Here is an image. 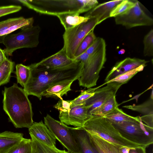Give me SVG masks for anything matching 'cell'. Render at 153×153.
<instances>
[{
	"instance_id": "1",
	"label": "cell",
	"mask_w": 153,
	"mask_h": 153,
	"mask_svg": "<svg viewBox=\"0 0 153 153\" xmlns=\"http://www.w3.org/2000/svg\"><path fill=\"white\" fill-rule=\"evenodd\" d=\"M83 65L82 62L75 60L68 66L56 68H47L37 63L32 64L29 65L30 76L23 89L28 96H35L41 100L43 93L53 85L65 81L78 80Z\"/></svg>"
},
{
	"instance_id": "2",
	"label": "cell",
	"mask_w": 153,
	"mask_h": 153,
	"mask_svg": "<svg viewBox=\"0 0 153 153\" xmlns=\"http://www.w3.org/2000/svg\"><path fill=\"white\" fill-rule=\"evenodd\" d=\"M3 108L16 128H29L33 123L31 103L24 90L14 83L3 91Z\"/></svg>"
},
{
	"instance_id": "3",
	"label": "cell",
	"mask_w": 153,
	"mask_h": 153,
	"mask_svg": "<svg viewBox=\"0 0 153 153\" xmlns=\"http://www.w3.org/2000/svg\"><path fill=\"white\" fill-rule=\"evenodd\" d=\"M40 14L56 16L69 13L87 12L97 6L96 0H15Z\"/></svg>"
},
{
	"instance_id": "4",
	"label": "cell",
	"mask_w": 153,
	"mask_h": 153,
	"mask_svg": "<svg viewBox=\"0 0 153 153\" xmlns=\"http://www.w3.org/2000/svg\"><path fill=\"white\" fill-rule=\"evenodd\" d=\"M82 127L88 133L114 144L130 148L143 146L123 137L112 124L103 117L93 115Z\"/></svg>"
},
{
	"instance_id": "5",
	"label": "cell",
	"mask_w": 153,
	"mask_h": 153,
	"mask_svg": "<svg viewBox=\"0 0 153 153\" xmlns=\"http://www.w3.org/2000/svg\"><path fill=\"white\" fill-rule=\"evenodd\" d=\"M106 46L104 40L83 63L82 70L78 79L80 86L89 88L96 85L100 73L106 61Z\"/></svg>"
},
{
	"instance_id": "6",
	"label": "cell",
	"mask_w": 153,
	"mask_h": 153,
	"mask_svg": "<svg viewBox=\"0 0 153 153\" xmlns=\"http://www.w3.org/2000/svg\"><path fill=\"white\" fill-rule=\"evenodd\" d=\"M111 123L123 137L132 143L146 147L153 143V129L143 123L141 120L140 122Z\"/></svg>"
},
{
	"instance_id": "7",
	"label": "cell",
	"mask_w": 153,
	"mask_h": 153,
	"mask_svg": "<svg viewBox=\"0 0 153 153\" xmlns=\"http://www.w3.org/2000/svg\"><path fill=\"white\" fill-rule=\"evenodd\" d=\"M38 25L33 26L21 30L19 32L11 34L5 36L2 43L5 46L4 50L6 56H12L16 50L24 48H33L38 45L39 37L41 31Z\"/></svg>"
},
{
	"instance_id": "8",
	"label": "cell",
	"mask_w": 153,
	"mask_h": 153,
	"mask_svg": "<svg viewBox=\"0 0 153 153\" xmlns=\"http://www.w3.org/2000/svg\"><path fill=\"white\" fill-rule=\"evenodd\" d=\"M97 25L96 19L90 18L86 22L65 30L63 35L64 46L62 48L69 58L74 59L75 51L81 42Z\"/></svg>"
},
{
	"instance_id": "9",
	"label": "cell",
	"mask_w": 153,
	"mask_h": 153,
	"mask_svg": "<svg viewBox=\"0 0 153 153\" xmlns=\"http://www.w3.org/2000/svg\"><path fill=\"white\" fill-rule=\"evenodd\" d=\"M45 124L52 133L56 139L72 153H81L75 138L69 127L56 120L48 114L44 117Z\"/></svg>"
},
{
	"instance_id": "10",
	"label": "cell",
	"mask_w": 153,
	"mask_h": 153,
	"mask_svg": "<svg viewBox=\"0 0 153 153\" xmlns=\"http://www.w3.org/2000/svg\"><path fill=\"white\" fill-rule=\"evenodd\" d=\"M115 23L127 29L139 26L153 25V19L147 14L137 0L135 5L125 13L114 17Z\"/></svg>"
},
{
	"instance_id": "11",
	"label": "cell",
	"mask_w": 153,
	"mask_h": 153,
	"mask_svg": "<svg viewBox=\"0 0 153 153\" xmlns=\"http://www.w3.org/2000/svg\"><path fill=\"white\" fill-rule=\"evenodd\" d=\"M90 107L86 106L85 104L71 105L68 110L59 112L60 120L67 125L82 127L85 123L93 116L88 112Z\"/></svg>"
},
{
	"instance_id": "12",
	"label": "cell",
	"mask_w": 153,
	"mask_h": 153,
	"mask_svg": "<svg viewBox=\"0 0 153 153\" xmlns=\"http://www.w3.org/2000/svg\"><path fill=\"white\" fill-rule=\"evenodd\" d=\"M105 86L97 88L94 94L86 101L85 105L90 106L88 111L90 113L97 108L100 107L106 100L111 97L116 95V94L122 85L116 82L107 83Z\"/></svg>"
},
{
	"instance_id": "13",
	"label": "cell",
	"mask_w": 153,
	"mask_h": 153,
	"mask_svg": "<svg viewBox=\"0 0 153 153\" xmlns=\"http://www.w3.org/2000/svg\"><path fill=\"white\" fill-rule=\"evenodd\" d=\"M148 61L135 58L127 57L117 62L109 72L105 79L106 84L117 76L142 65H146Z\"/></svg>"
},
{
	"instance_id": "14",
	"label": "cell",
	"mask_w": 153,
	"mask_h": 153,
	"mask_svg": "<svg viewBox=\"0 0 153 153\" xmlns=\"http://www.w3.org/2000/svg\"><path fill=\"white\" fill-rule=\"evenodd\" d=\"M33 17L25 18L22 16L0 22V43L6 36L19 29L22 30L30 28L33 26Z\"/></svg>"
},
{
	"instance_id": "15",
	"label": "cell",
	"mask_w": 153,
	"mask_h": 153,
	"mask_svg": "<svg viewBox=\"0 0 153 153\" xmlns=\"http://www.w3.org/2000/svg\"><path fill=\"white\" fill-rule=\"evenodd\" d=\"M123 0H114L97 5L85 15L88 18L97 19L98 24L110 17L111 12Z\"/></svg>"
},
{
	"instance_id": "16",
	"label": "cell",
	"mask_w": 153,
	"mask_h": 153,
	"mask_svg": "<svg viewBox=\"0 0 153 153\" xmlns=\"http://www.w3.org/2000/svg\"><path fill=\"white\" fill-rule=\"evenodd\" d=\"M28 129L30 134L46 144L56 146V138L42 121L33 123Z\"/></svg>"
},
{
	"instance_id": "17",
	"label": "cell",
	"mask_w": 153,
	"mask_h": 153,
	"mask_svg": "<svg viewBox=\"0 0 153 153\" xmlns=\"http://www.w3.org/2000/svg\"><path fill=\"white\" fill-rule=\"evenodd\" d=\"M74 61L67 56L62 48L55 54L37 63L38 65L47 68H56L68 66Z\"/></svg>"
},
{
	"instance_id": "18",
	"label": "cell",
	"mask_w": 153,
	"mask_h": 153,
	"mask_svg": "<svg viewBox=\"0 0 153 153\" xmlns=\"http://www.w3.org/2000/svg\"><path fill=\"white\" fill-rule=\"evenodd\" d=\"M123 107L138 112L142 115L141 120L149 128L153 129V99L151 98L143 103L137 105H128Z\"/></svg>"
},
{
	"instance_id": "19",
	"label": "cell",
	"mask_w": 153,
	"mask_h": 153,
	"mask_svg": "<svg viewBox=\"0 0 153 153\" xmlns=\"http://www.w3.org/2000/svg\"><path fill=\"white\" fill-rule=\"evenodd\" d=\"M81 153H98L90 141L88 132L82 127H70Z\"/></svg>"
},
{
	"instance_id": "20",
	"label": "cell",
	"mask_w": 153,
	"mask_h": 153,
	"mask_svg": "<svg viewBox=\"0 0 153 153\" xmlns=\"http://www.w3.org/2000/svg\"><path fill=\"white\" fill-rule=\"evenodd\" d=\"M88 133L91 145L98 153H120V148L122 146L111 143L97 135Z\"/></svg>"
},
{
	"instance_id": "21",
	"label": "cell",
	"mask_w": 153,
	"mask_h": 153,
	"mask_svg": "<svg viewBox=\"0 0 153 153\" xmlns=\"http://www.w3.org/2000/svg\"><path fill=\"white\" fill-rule=\"evenodd\" d=\"M22 133L6 131L0 133V153H6L23 138Z\"/></svg>"
},
{
	"instance_id": "22",
	"label": "cell",
	"mask_w": 153,
	"mask_h": 153,
	"mask_svg": "<svg viewBox=\"0 0 153 153\" xmlns=\"http://www.w3.org/2000/svg\"><path fill=\"white\" fill-rule=\"evenodd\" d=\"M74 81L68 80L60 82L50 86L45 91L42 96L47 97L59 98L62 99V97L64 94L71 90V85Z\"/></svg>"
},
{
	"instance_id": "23",
	"label": "cell",
	"mask_w": 153,
	"mask_h": 153,
	"mask_svg": "<svg viewBox=\"0 0 153 153\" xmlns=\"http://www.w3.org/2000/svg\"><path fill=\"white\" fill-rule=\"evenodd\" d=\"M77 13H69L61 14L56 16L64 27L65 30L72 28L87 21L89 18L79 16Z\"/></svg>"
},
{
	"instance_id": "24",
	"label": "cell",
	"mask_w": 153,
	"mask_h": 153,
	"mask_svg": "<svg viewBox=\"0 0 153 153\" xmlns=\"http://www.w3.org/2000/svg\"><path fill=\"white\" fill-rule=\"evenodd\" d=\"M31 137V153H67L65 150H61L56 146L46 144L32 134Z\"/></svg>"
},
{
	"instance_id": "25",
	"label": "cell",
	"mask_w": 153,
	"mask_h": 153,
	"mask_svg": "<svg viewBox=\"0 0 153 153\" xmlns=\"http://www.w3.org/2000/svg\"><path fill=\"white\" fill-rule=\"evenodd\" d=\"M103 117L111 123H116L124 121H137L140 122V117H134L128 115L124 113L118 107Z\"/></svg>"
},
{
	"instance_id": "26",
	"label": "cell",
	"mask_w": 153,
	"mask_h": 153,
	"mask_svg": "<svg viewBox=\"0 0 153 153\" xmlns=\"http://www.w3.org/2000/svg\"><path fill=\"white\" fill-rule=\"evenodd\" d=\"M119 105L117 102L115 95L113 96L106 100L100 107L91 111L90 114L104 117L112 111Z\"/></svg>"
},
{
	"instance_id": "27",
	"label": "cell",
	"mask_w": 153,
	"mask_h": 153,
	"mask_svg": "<svg viewBox=\"0 0 153 153\" xmlns=\"http://www.w3.org/2000/svg\"><path fill=\"white\" fill-rule=\"evenodd\" d=\"M15 63L7 58L0 66V86L8 82Z\"/></svg>"
},
{
	"instance_id": "28",
	"label": "cell",
	"mask_w": 153,
	"mask_h": 153,
	"mask_svg": "<svg viewBox=\"0 0 153 153\" xmlns=\"http://www.w3.org/2000/svg\"><path fill=\"white\" fill-rule=\"evenodd\" d=\"M16 74L17 83L24 87L27 83L30 74V69L29 66L22 64L16 66Z\"/></svg>"
},
{
	"instance_id": "29",
	"label": "cell",
	"mask_w": 153,
	"mask_h": 153,
	"mask_svg": "<svg viewBox=\"0 0 153 153\" xmlns=\"http://www.w3.org/2000/svg\"><path fill=\"white\" fill-rule=\"evenodd\" d=\"M96 38V37L94 33V30H93L86 35L79 45L75 51L74 55V59L81 54L86 52L94 42Z\"/></svg>"
},
{
	"instance_id": "30",
	"label": "cell",
	"mask_w": 153,
	"mask_h": 153,
	"mask_svg": "<svg viewBox=\"0 0 153 153\" xmlns=\"http://www.w3.org/2000/svg\"><path fill=\"white\" fill-rule=\"evenodd\" d=\"M31 139L23 138L6 153H31Z\"/></svg>"
},
{
	"instance_id": "31",
	"label": "cell",
	"mask_w": 153,
	"mask_h": 153,
	"mask_svg": "<svg viewBox=\"0 0 153 153\" xmlns=\"http://www.w3.org/2000/svg\"><path fill=\"white\" fill-rule=\"evenodd\" d=\"M136 1L123 0L111 12L110 17H115L126 12L135 5Z\"/></svg>"
},
{
	"instance_id": "32",
	"label": "cell",
	"mask_w": 153,
	"mask_h": 153,
	"mask_svg": "<svg viewBox=\"0 0 153 153\" xmlns=\"http://www.w3.org/2000/svg\"><path fill=\"white\" fill-rule=\"evenodd\" d=\"M146 66V65H142L135 69L121 74L108 82H116L122 85L126 83L137 73L142 71Z\"/></svg>"
},
{
	"instance_id": "33",
	"label": "cell",
	"mask_w": 153,
	"mask_h": 153,
	"mask_svg": "<svg viewBox=\"0 0 153 153\" xmlns=\"http://www.w3.org/2000/svg\"><path fill=\"white\" fill-rule=\"evenodd\" d=\"M143 54L145 56H153V30L152 29L144 36Z\"/></svg>"
},
{
	"instance_id": "34",
	"label": "cell",
	"mask_w": 153,
	"mask_h": 153,
	"mask_svg": "<svg viewBox=\"0 0 153 153\" xmlns=\"http://www.w3.org/2000/svg\"><path fill=\"white\" fill-rule=\"evenodd\" d=\"M101 86L95 88H90L88 90L82 91L77 97L73 100H71V105L85 104L86 100L93 95L95 91Z\"/></svg>"
},
{
	"instance_id": "35",
	"label": "cell",
	"mask_w": 153,
	"mask_h": 153,
	"mask_svg": "<svg viewBox=\"0 0 153 153\" xmlns=\"http://www.w3.org/2000/svg\"><path fill=\"white\" fill-rule=\"evenodd\" d=\"M22 9L21 6L19 5H10L0 6V17L17 12Z\"/></svg>"
},
{
	"instance_id": "36",
	"label": "cell",
	"mask_w": 153,
	"mask_h": 153,
	"mask_svg": "<svg viewBox=\"0 0 153 153\" xmlns=\"http://www.w3.org/2000/svg\"><path fill=\"white\" fill-rule=\"evenodd\" d=\"M71 105V100H60L54 106V107L59 111V112L66 111L69 109Z\"/></svg>"
},
{
	"instance_id": "37",
	"label": "cell",
	"mask_w": 153,
	"mask_h": 153,
	"mask_svg": "<svg viewBox=\"0 0 153 153\" xmlns=\"http://www.w3.org/2000/svg\"><path fill=\"white\" fill-rule=\"evenodd\" d=\"M104 40L103 38L101 37H96L94 42L87 50L86 52L89 55L92 53L100 46Z\"/></svg>"
},
{
	"instance_id": "38",
	"label": "cell",
	"mask_w": 153,
	"mask_h": 153,
	"mask_svg": "<svg viewBox=\"0 0 153 153\" xmlns=\"http://www.w3.org/2000/svg\"><path fill=\"white\" fill-rule=\"evenodd\" d=\"M145 146H138L134 148H131L129 153H146V148Z\"/></svg>"
},
{
	"instance_id": "39",
	"label": "cell",
	"mask_w": 153,
	"mask_h": 153,
	"mask_svg": "<svg viewBox=\"0 0 153 153\" xmlns=\"http://www.w3.org/2000/svg\"><path fill=\"white\" fill-rule=\"evenodd\" d=\"M6 58L4 50L0 48V66Z\"/></svg>"
},
{
	"instance_id": "40",
	"label": "cell",
	"mask_w": 153,
	"mask_h": 153,
	"mask_svg": "<svg viewBox=\"0 0 153 153\" xmlns=\"http://www.w3.org/2000/svg\"><path fill=\"white\" fill-rule=\"evenodd\" d=\"M131 148L126 146H121L120 149V153H129Z\"/></svg>"
},
{
	"instance_id": "41",
	"label": "cell",
	"mask_w": 153,
	"mask_h": 153,
	"mask_svg": "<svg viewBox=\"0 0 153 153\" xmlns=\"http://www.w3.org/2000/svg\"><path fill=\"white\" fill-rule=\"evenodd\" d=\"M67 153H71V152H69L68 151V152Z\"/></svg>"
}]
</instances>
